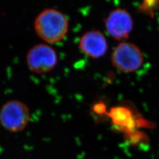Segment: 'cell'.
Segmentation results:
<instances>
[{"label":"cell","instance_id":"8992f818","mask_svg":"<svg viewBox=\"0 0 159 159\" xmlns=\"http://www.w3.org/2000/svg\"><path fill=\"white\" fill-rule=\"evenodd\" d=\"M81 51L89 57L97 58L103 56L107 50V42L102 33L97 30L83 34L79 41Z\"/></svg>","mask_w":159,"mask_h":159},{"label":"cell","instance_id":"ba28073f","mask_svg":"<svg viewBox=\"0 0 159 159\" xmlns=\"http://www.w3.org/2000/svg\"><path fill=\"white\" fill-rule=\"evenodd\" d=\"M159 7V0H143L140 10L144 13L152 15Z\"/></svg>","mask_w":159,"mask_h":159},{"label":"cell","instance_id":"52a82bcc","mask_svg":"<svg viewBox=\"0 0 159 159\" xmlns=\"http://www.w3.org/2000/svg\"><path fill=\"white\" fill-rule=\"evenodd\" d=\"M111 117L114 123L118 125H128L131 121L130 114L128 110L125 108H114L111 110Z\"/></svg>","mask_w":159,"mask_h":159},{"label":"cell","instance_id":"6da1fadb","mask_svg":"<svg viewBox=\"0 0 159 159\" xmlns=\"http://www.w3.org/2000/svg\"><path fill=\"white\" fill-rule=\"evenodd\" d=\"M34 29L41 39L48 43H55L61 41L67 35L68 19L57 10L46 9L35 18Z\"/></svg>","mask_w":159,"mask_h":159},{"label":"cell","instance_id":"5b68a950","mask_svg":"<svg viewBox=\"0 0 159 159\" xmlns=\"http://www.w3.org/2000/svg\"><path fill=\"white\" fill-rule=\"evenodd\" d=\"M105 27L113 39L121 40L127 39L133 27V22L129 12L122 8L111 12L105 20Z\"/></svg>","mask_w":159,"mask_h":159},{"label":"cell","instance_id":"277c9868","mask_svg":"<svg viewBox=\"0 0 159 159\" xmlns=\"http://www.w3.org/2000/svg\"><path fill=\"white\" fill-rule=\"evenodd\" d=\"M57 53L50 46L45 44H37L29 50L27 64L32 72L44 74L51 71L57 64Z\"/></svg>","mask_w":159,"mask_h":159},{"label":"cell","instance_id":"3957f363","mask_svg":"<svg viewBox=\"0 0 159 159\" xmlns=\"http://www.w3.org/2000/svg\"><path fill=\"white\" fill-rule=\"evenodd\" d=\"M111 60L117 69L123 73H129L142 66L143 57L142 51L136 45L121 43L114 50Z\"/></svg>","mask_w":159,"mask_h":159},{"label":"cell","instance_id":"7a4b0ae2","mask_svg":"<svg viewBox=\"0 0 159 159\" xmlns=\"http://www.w3.org/2000/svg\"><path fill=\"white\" fill-rule=\"evenodd\" d=\"M30 119V108L21 101L9 100L0 109V124L9 132L18 133L24 130Z\"/></svg>","mask_w":159,"mask_h":159}]
</instances>
